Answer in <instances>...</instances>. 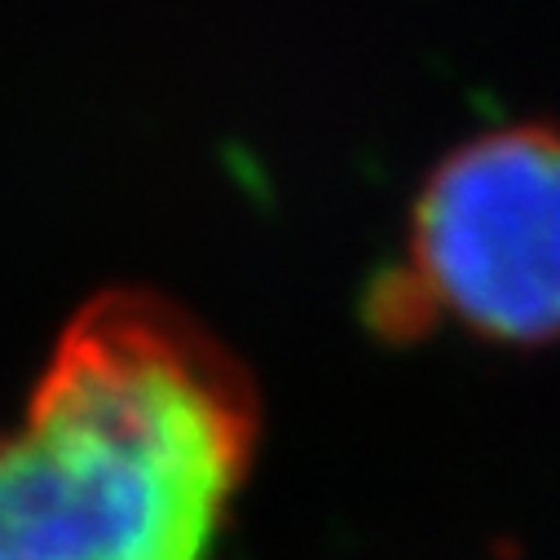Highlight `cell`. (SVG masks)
<instances>
[{
    "label": "cell",
    "mask_w": 560,
    "mask_h": 560,
    "mask_svg": "<svg viewBox=\"0 0 560 560\" xmlns=\"http://www.w3.org/2000/svg\"><path fill=\"white\" fill-rule=\"evenodd\" d=\"M252 438L247 380L190 318L106 296L0 438V560H212Z\"/></svg>",
    "instance_id": "cell-1"
},
{
    "label": "cell",
    "mask_w": 560,
    "mask_h": 560,
    "mask_svg": "<svg viewBox=\"0 0 560 560\" xmlns=\"http://www.w3.org/2000/svg\"><path fill=\"white\" fill-rule=\"evenodd\" d=\"M371 314L388 340L455 323L490 345H560V124L481 132L433 168Z\"/></svg>",
    "instance_id": "cell-2"
}]
</instances>
